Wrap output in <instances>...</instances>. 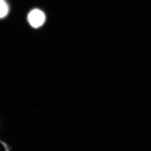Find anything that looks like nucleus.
<instances>
[{"mask_svg": "<svg viewBox=\"0 0 151 151\" xmlns=\"http://www.w3.org/2000/svg\"><path fill=\"white\" fill-rule=\"evenodd\" d=\"M45 19L44 13L38 9L33 10L28 16V20L30 24L36 28L42 26L45 22Z\"/></svg>", "mask_w": 151, "mask_h": 151, "instance_id": "f257e3e1", "label": "nucleus"}, {"mask_svg": "<svg viewBox=\"0 0 151 151\" xmlns=\"http://www.w3.org/2000/svg\"><path fill=\"white\" fill-rule=\"evenodd\" d=\"M9 7L5 0H0V19L5 17L8 13Z\"/></svg>", "mask_w": 151, "mask_h": 151, "instance_id": "f03ea898", "label": "nucleus"}]
</instances>
